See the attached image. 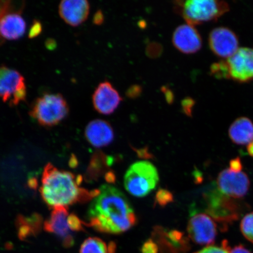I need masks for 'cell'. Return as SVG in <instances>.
I'll use <instances>...</instances> for the list:
<instances>
[{
    "label": "cell",
    "instance_id": "4dcf8cb0",
    "mask_svg": "<svg viewBox=\"0 0 253 253\" xmlns=\"http://www.w3.org/2000/svg\"><path fill=\"white\" fill-rule=\"evenodd\" d=\"M229 253H252L247 249L244 246L242 245H237L231 248L230 246L229 249Z\"/></svg>",
    "mask_w": 253,
    "mask_h": 253
},
{
    "label": "cell",
    "instance_id": "ac0fdd59",
    "mask_svg": "<svg viewBox=\"0 0 253 253\" xmlns=\"http://www.w3.org/2000/svg\"><path fill=\"white\" fill-rule=\"evenodd\" d=\"M24 19L17 13L7 14L0 20V38L8 40H17L26 31Z\"/></svg>",
    "mask_w": 253,
    "mask_h": 253
},
{
    "label": "cell",
    "instance_id": "8d00e7d4",
    "mask_svg": "<svg viewBox=\"0 0 253 253\" xmlns=\"http://www.w3.org/2000/svg\"><path fill=\"white\" fill-rule=\"evenodd\" d=\"M247 150H248V152L250 156L253 158V141L248 145Z\"/></svg>",
    "mask_w": 253,
    "mask_h": 253
},
{
    "label": "cell",
    "instance_id": "f1b7e54d",
    "mask_svg": "<svg viewBox=\"0 0 253 253\" xmlns=\"http://www.w3.org/2000/svg\"><path fill=\"white\" fill-rule=\"evenodd\" d=\"M195 101L192 98H186L182 102V107L183 113L186 116L191 117L193 107L195 104Z\"/></svg>",
    "mask_w": 253,
    "mask_h": 253
},
{
    "label": "cell",
    "instance_id": "44dd1931",
    "mask_svg": "<svg viewBox=\"0 0 253 253\" xmlns=\"http://www.w3.org/2000/svg\"><path fill=\"white\" fill-rule=\"evenodd\" d=\"M112 158L104 156V154H94L91 161L88 174L90 173V175L92 176L94 179L98 178L106 169V168L112 164Z\"/></svg>",
    "mask_w": 253,
    "mask_h": 253
},
{
    "label": "cell",
    "instance_id": "d6a6232c",
    "mask_svg": "<svg viewBox=\"0 0 253 253\" xmlns=\"http://www.w3.org/2000/svg\"><path fill=\"white\" fill-rule=\"evenodd\" d=\"M93 23L96 25H101L104 21V16L102 11L98 10L93 17Z\"/></svg>",
    "mask_w": 253,
    "mask_h": 253
},
{
    "label": "cell",
    "instance_id": "52a82bcc",
    "mask_svg": "<svg viewBox=\"0 0 253 253\" xmlns=\"http://www.w3.org/2000/svg\"><path fill=\"white\" fill-rule=\"evenodd\" d=\"M208 215L219 224L221 230L228 229L229 224L238 220L240 206L235 199L224 195L219 189L213 190L205 195Z\"/></svg>",
    "mask_w": 253,
    "mask_h": 253
},
{
    "label": "cell",
    "instance_id": "603a6c76",
    "mask_svg": "<svg viewBox=\"0 0 253 253\" xmlns=\"http://www.w3.org/2000/svg\"><path fill=\"white\" fill-rule=\"evenodd\" d=\"M240 230L245 238L253 244V212L246 214L243 218Z\"/></svg>",
    "mask_w": 253,
    "mask_h": 253
},
{
    "label": "cell",
    "instance_id": "cb8c5ba5",
    "mask_svg": "<svg viewBox=\"0 0 253 253\" xmlns=\"http://www.w3.org/2000/svg\"><path fill=\"white\" fill-rule=\"evenodd\" d=\"M173 201V196L172 193L167 190L161 189L157 192L156 202L161 207H165L167 205L171 203Z\"/></svg>",
    "mask_w": 253,
    "mask_h": 253
},
{
    "label": "cell",
    "instance_id": "e575fe53",
    "mask_svg": "<svg viewBox=\"0 0 253 253\" xmlns=\"http://www.w3.org/2000/svg\"><path fill=\"white\" fill-rule=\"evenodd\" d=\"M138 156L140 158H150L151 155L149 153H148V150L144 148V149L137 150H136Z\"/></svg>",
    "mask_w": 253,
    "mask_h": 253
},
{
    "label": "cell",
    "instance_id": "484cf974",
    "mask_svg": "<svg viewBox=\"0 0 253 253\" xmlns=\"http://www.w3.org/2000/svg\"><path fill=\"white\" fill-rule=\"evenodd\" d=\"M229 245L227 240H224L221 246H209L201 251L195 253H229Z\"/></svg>",
    "mask_w": 253,
    "mask_h": 253
},
{
    "label": "cell",
    "instance_id": "4316f807",
    "mask_svg": "<svg viewBox=\"0 0 253 253\" xmlns=\"http://www.w3.org/2000/svg\"><path fill=\"white\" fill-rule=\"evenodd\" d=\"M42 24L39 20H34L30 28L28 37L30 39H36L42 33Z\"/></svg>",
    "mask_w": 253,
    "mask_h": 253
},
{
    "label": "cell",
    "instance_id": "277c9868",
    "mask_svg": "<svg viewBox=\"0 0 253 253\" xmlns=\"http://www.w3.org/2000/svg\"><path fill=\"white\" fill-rule=\"evenodd\" d=\"M211 75L218 79L240 82L253 79V47H239L229 58L211 66Z\"/></svg>",
    "mask_w": 253,
    "mask_h": 253
},
{
    "label": "cell",
    "instance_id": "2e32d148",
    "mask_svg": "<svg viewBox=\"0 0 253 253\" xmlns=\"http://www.w3.org/2000/svg\"><path fill=\"white\" fill-rule=\"evenodd\" d=\"M25 87V79L20 72L7 66H0V97L3 102L11 100L17 91Z\"/></svg>",
    "mask_w": 253,
    "mask_h": 253
},
{
    "label": "cell",
    "instance_id": "e0dca14e",
    "mask_svg": "<svg viewBox=\"0 0 253 253\" xmlns=\"http://www.w3.org/2000/svg\"><path fill=\"white\" fill-rule=\"evenodd\" d=\"M155 237L161 246L169 253H186L189 251L188 240L179 231L166 232L159 227L154 231Z\"/></svg>",
    "mask_w": 253,
    "mask_h": 253
},
{
    "label": "cell",
    "instance_id": "836d02e7",
    "mask_svg": "<svg viewBox=\"0 0 253 253\" xmlns=\"http://www.w3.org/2000/svg\"><path fill=\"white\" fill-rule=\"evenodd\" d=\"M45 46L47 49L53 50L56 47V42L52 39H47L45 42Z\"/></svg>",
    "mask_w": 253,
    "mask_h": 253
},
{
    "label": "cell",
    "instance_id": "8fae6325",
    "mask_svg": "<svg viewBox=\"0 0 253 253\" xmlns=\"http://www.w3.org/2000/svg\"><path fill=\"white\" fill-rule=\"evenodd\" d=\"M209 45L215 55L225 59L232 56L239 48L236 35L225 27H218L211 31L209 36Z\"/></svg>",
    "mask_w": 253,
    "mask_h": 253
},
{
    "label": "cell",
    "instance_id": "8992f818",
    "mask_svg": "<svg viewBox=\"0 0 253 253\" xmlns=\"http://www.w3.org/2000/svg\"><path fill=\"white\" fill-rule=\"evenodd\" d=\"M159 175L156 168L148 161H138L129 167L125 174L126 191L135 197L142 198L156 187Z\"/></svg>",
    "mask_w": 253,
    "mask_h": 253
},
{
    "label": "cell",
    "instance_id": "d4e9b609",
    "mask_svg": "<svg viewBox=\"0 0 253 253\" xmlns=\"http://www.w3.org/2000/svg\"><path fill=\"white\" fill-rule=\"evenodd\" d=\"M68 223L69 228H70L72 232H79L84 231V222L81 220L77 215L74 213H71L69 215Z\"/></svg>",
    "mask_w": 253,
    "mask_h": 253
},
{
    "label": "cell",
    "instance_id": "ffe728a7",
    "mask_svg": "<svg viewBox=\"0 0 253 253\" xmlns=\"http://www.w3.org/2000/svg\"><path fill=\"white\" fill-rule=\"evenodd\" d=\"M229 134L231 140L237 145H246L253 141V124L247 118L237 119L230 126Z\"/></svg>",
    "mask_w": 253,
    "mask_h": 253
},
{
    "label": "cell",
    "instance_id": "7c38bea8",
    "mask_svg": "<svg viewBox=\"0 0 253 253\" xmlns=\"http://www.w3.org/2000/svg\"><path fill=\"white\" fill-rule=\"evenodd\" d=\"M122 101L119 91L108 81L98 85L92 96L94 109L104 115H110L115 112Z\"/></svg>",
    "mask_w": 253,
    "mask_h": 253
},
{
    "label": "cell",
    "instance_id": "4fadbf2b",
    "mask_svg": "<svg viewBox=\"0 0 253 253\" xmlns=\"http://www.w3.org/2000/svg\"><path fill=\"white\" fill-rule=\"evenodd\" d=\"M174 47L185 54H192L201 49L202 40L200 34L194 26L187 24L179 25L173 32Z\"/></svg>",
    "mask_w": 253,
    "mask_h": 253
},
{
    "label": "cell",
    "instance_id": "5bb4252c",
    "mask_svg": "<svg viewBox=\"0 0 253 253\" xmlns=\"http://www.w3.org/2000/svg\"><path fill=\"white\" fill-rule=\"evenodd\" d=\"M90 4L86 0H64L60 2L59 14L66 24L78 27L88 18Z\"/></svg>",
    "mask_w": 253,
    "mask_h": 253
},
{
    "label": "cell",
    "instance_id": "ba28073f",
    "mask_svg": "<svg viewBox=\"0 0 253 253\" xmlns=\"http://www.w3.org/2000/svg\"><path fill=\"white\" fill-rule=\"evenodd\" d=\"M188 233L196 244L213 245L217 236V225L210 215L192 214L188 224Z\"/></svg>",
    "mask_w": 253,
    "mask_h": 253
},
{
    "label": "cell",
    "instance_id": "1f68e13d",
    "mask_svg": "<svg viewBox=\"0 0 253 253\" xmlns=\"http://www.w3.org/2000/svg\"><path fill=\"white\" fill-rule=\"evenodd\" d=\"M9 1H0V20L5 15L6 12L8 11L9 8Z\"/></svg>",
    "mask_w": 253,
    "mask_h": 253
},
{
    "label": "cell",
    "instance_id": "9a60e30c",
    "mask_svg": "<svg viewBox=\"0 0 253 253\" xmlns=\"http://www.w3.org/2000/svg\"><path fill=\"white\" fill-rule=\"evenodd\" d=\"M84 135L87 141L97 148L107 146L115 137L112 126L101 119L94 120L88 123L85 128Z\"/></svg>",
    "mask_w": 253,
    "mask_h": 253
},
{
    "label": "cell",
    "instance_id": "30bf717a",
    "mask_svg": "<svg viewBox=\"0 0 253 253\" xmlns=\"http://www.w3.org/2000/svg\"><path fill=\"white\" fill-rule=\"evenodd\" d=\"M69 215L68 208L56 207L53 209L50 217L43 223L44 230L58 237L66 249L71 248L75 242L68 223Z\"/></svg>",
    "mask_w": 253,
    "mask_h": 253
},
{
    "label": "cell",
    "instance_id": "5b68a950",
    "mask_svg": "<svg viewBox=\"0 0 253 253\" xmlns=\"http://www.w3.org/2000/svg\"><path fill=\"white\" fill-rule=\"evenodd\" d=\"M69 107L59 93L45 94L35 101L30 115L41 126L50 127L58 125L68 116Z\"/></svg>",
    "mask_w": 253,
    "mask_h": 253
},
{
    "label": "cell",
    "instance_id": "d590c367",
    "mask_svg": "<svg viewBox=\"0 0 253 253\" xmlns=\"http://www.w3.org/2000/svg\"><path fill=\"white\" fill-rule=\"evenodd\" d=\"M105 179L107 182L114 183L115 182L116 176L113 172H109L106 174Z\"/></svg>",
    "mask_w": 253,
    "mask_h": 253
},
{
    "label": "cell",
    "instance_id": "3957f363",
    "mask_svg": "<svg viewBox=\"0 0 253 253\" xmlns=\"http://www.w3.org/2000/svg\"><path fill=\"white\" fill-rule=\"evenodd\" d=\"M174 9L186 24L195 26L216 20L229 10L227 2L217 0H188L174 2Z\"/></svg>",
    "mask_w": 253,
    "mask_h": 253
},
{
    "label": "cell",
    "instance_id": "7402d4cb",
    "mask_svg": "<svg viewBox=\"0 0 253 253\" xmlns=\"http://www.w3.org/2000/svg\"><path fill=\"white\" fill-rule=\"evenodd\" d=\"M79 253H109L108 246L98 237H88L82 243Z\"/></svg>",
    "mask_w": 253,
    "mask_h": 253
},
{
    "label": "cell",
    "instance_id": "f546056e",
    "mask_svg": "<svg viewBox=\"0 0 253 253\" xmlns=\"http://www.w3.org/2000/svg\"><path fill=\"white\" fill-rule=\"evenodd\" d=\"M243 169L242 163L240 158L237 157L230 161L229 169L235 172H241Z\"/></svg>",
    "mask_w": 253,
    "mask_h": 253
},
{
    "label": "cell",
    "instance_id": "9c48e42d",
    "mask_svg": "<svg viewBox=\"0 0 253 253\" xmlns=\"http://www.w3.org/2000/svg\"><path fill=\"white\" fill-rule=\"evenodd\" d=\"M250 180L245 172H235L230 169H224L218 175L217 188L224 195L233 199H240L248 194Z\"/></svg>",
    "mask_w": 253,
    "mask_h": 253
},
{
    "label": "cell",
    "instance_id": "83f0119b",
    "mask_svg": "<svg viewBox=\"0 0 253 253\" xmlns=\"http://www.w3.org/2000/svg\"><path fill=\"white\" fill-rule=\"evenodd\" d=\"M159 251V246L152 239L145 242L141 250V253H158Z\"/></svg>",
    "mask_w": 253,
    "mask_h": 253
},
{
    "label": "cell",
    "instance_id": "d6986e66",
    "mask_svg": "<svg viewBox=\"0 0 253 253\" xmlns=\"http://www.w3.org/2000/svg\"><path fill=\"white\" fill-rule=\"evenodd\" d=\"M42 217L34 213L30 216L19 215L15 220L19 239L25 241L31 237H36L40 233L42 226Z\"/></svg>",
    "mask_w": 253,
    "mask_h": 253
},
{
    "label": "cell",
    "instance_id": "7a4b0ae2",
    "mask_svg": "<svg viewBox=\"0 0 253 253\" xmlns=\"http://www.w3.org/2000/svg\"><path fill=\"white\" fill-rule=\"evenodd\" d=\"M83 180L81 175L57 169L52 164L44 168L41 186V197L50 208L84 203L92 200L100 193L99 189L88 190L80 187Z\"/></svg>",
    "mask_w": 253,
    "mask_h": 253
},
{
    "label": "cell",
    "instance_id": "6da1fadb",
    "mask_svg": "<svg viewBox=\"0 0 253 253\" xmlns=\"http://www.w3.org/2000/svg\"><path fill=\"white\" fill-rule=\"evenodd\" d=\"M99 190L88 208V222L84 224L97 232L114 235L132 228L137 217L125 195L112 185H102Z\"/></svg>",
    "mask_w": 253,
    "mask_h": 253
}]
</instances>
